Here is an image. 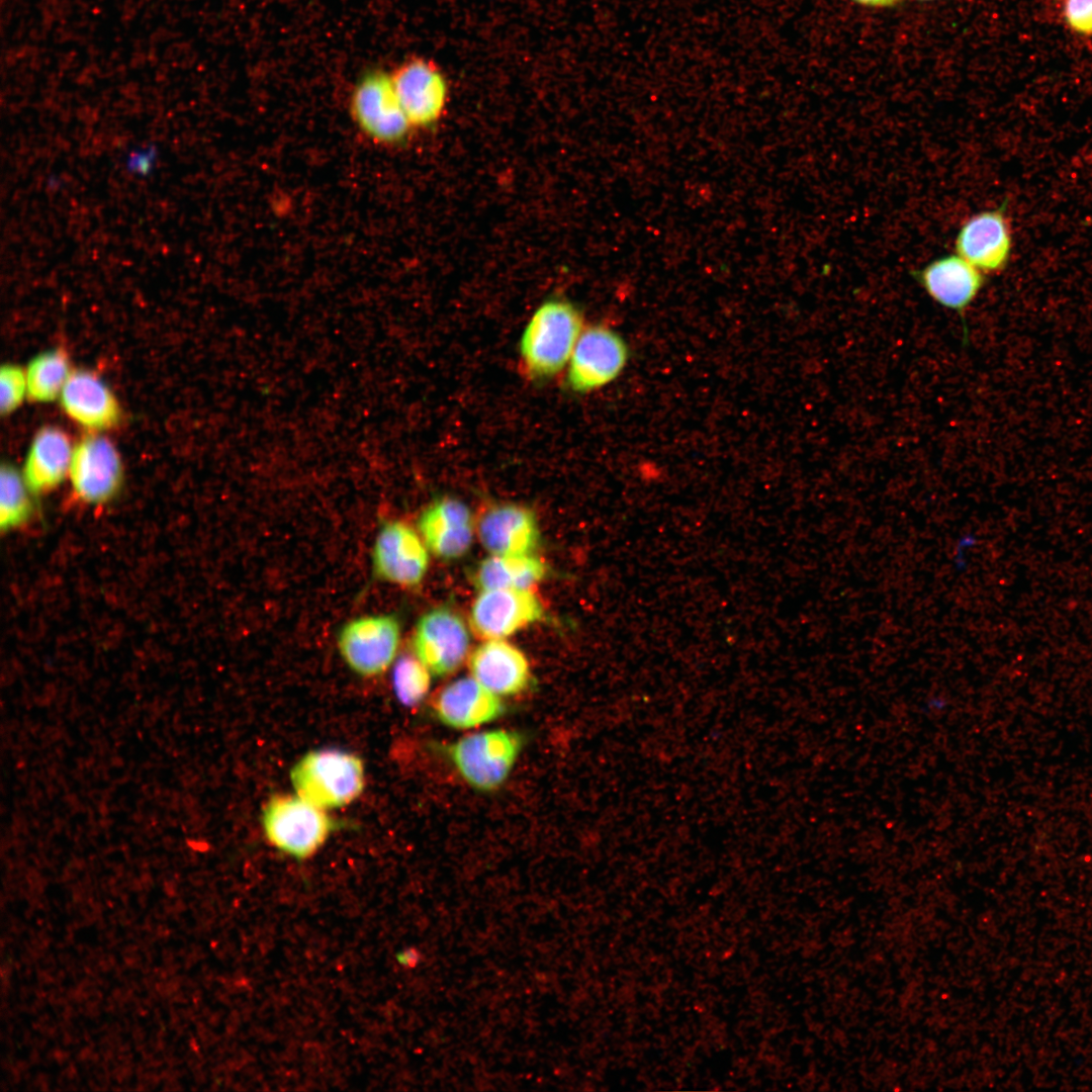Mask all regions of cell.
<instances>
[{"label": "cell", "mask_w": 1092, "mask_h": 1092, "mask_svg": "<svg viewBox=\"0 0 1092 1092\" xmlns=\"http://www.w3.org/2000/svg\"><path fill=\"white\" fill-rule=\"evenodd\" d=\"M22 472L10 464L0 471V526L10 531L23 525L30 517L32 504Z\"/></svg>", "instance_id": "obj_23"}, {"label": "cell", "mask_w": 1092, "mask_h": 1092, "mask_svg": "<svg viewBox=\"0 0 1092 1092\" xmlns=\"http://www.w3.org/2000/svg\"><path fill=\"white\" fill-rule=\"evenodd\" d=\"M546 573L544 563L530 555H492L482 560L474 583L481 590L528 589Z\"/></svg>", "instance_id": "obj_21"}, {"label": "cell", "mask_w": 1092, "mask_h": 1092, "mask_svg": "<svg viewBox=\"0 0 1092 1092\" xmlns=\"http://www.w3.org/2000/svg\"><path fill=\"white\" fill-rule=\"evenodd\" d=\"M954 246L957 254L981 272H994L1005 267L1011 253L1005 204L969 218L959 231Z\"/></svg>", "instance_id": "obj_13"}, {"label": "cell", "mask_w": 1092, "mask_h": 1092, "mask_svg": "<svg viewBox=\"0 0 1092 1092\" xmlns=\"http://www.w3.org/2000/svg\"><path fill=\"white\" fill-rule=\"evenodd\" d=\"M477 533L482 546L492 555H530L540 536L534 513L517 504L486 509L478 521Z\"/></svg>", "instance_id": "obj_15"}, {"label": "cell", "mask_w": 1092, "mask_h": 1092, "mask_svg": "<svg viewBox=\"0 0 1092 1092\" xmlns=\"http://www.w3.org/2000/svg\"><path fill=\"white\" fill-rule=\"evenodd\" d=\"M122 478L121 457L109 439L93 433L74 446L68 479L79 499L104 504L118 492Z\"/></svg>", "instance_id": "obj_8"}, {"label": "cell", "mask_w": 1092, "mask_h": 1092, "mask_svg": "<svg viewBox=\"0 0 1092 1092\" xmlns=\"http://www.w3.org/2000/svg\"><path fill=\"white\" fill-rule=\"evenodd\" d=\"M469 669L472 677L497 696L521 693L531 678L525 655L498 639L484 642L471 653Z\"/></svg>", "instance_id": "obj_19"}, {"label": "cell", "mask_w": 1092, "mask_h": 1092, "mask_svg": "<svg viewBox=\"0 0 1092 1092\" xmlns=\"http://www.w3.org/2000/svg\"><path fill=\"white\" fill-rule=\"evenodd\" d=\"M400 627L393 615H367L345 624L338 635V648L347 665L365 677L384 672L394 661Z\"/></svg>", "instance_id": "obj_7"}, {"label": "cell", "mask_w": 1092, "mask_h": 1092, "mask_svg": "<svg viewBox=\"0 0 1092 1092\" xmlns=\"http://www.w3.org/2000/svg\"><path fill=\"white\" fill-rule=\"evenodd\" d=\"M918 1H933V0H918Z\"/></svg>", "instance_id": "obj_30"}, {"label": "cell", "mask_w": 1092, "mask_h": 1092, "mask_svg": "<svg viewBox=\"0 0 1092 1092\" xmlns=\"http://www.w3.org/2000/svg\"><path fill=\"white\" fill-rule=\"evenodd\" d=\"M469 642L463 620L444 607L424 614L413 636L416 656L431 673L439 676L450 674L461 666L467 656Z\"/></svg>", "instance_id": "obj_10"}, {"label": "cell", "mask_w": 1092, "mask_h": 1092, "mask_svg": "<svg viewBox=\"0 0 1092 1092\" xmlns=\"http://www.w3.org/2000/svg\"><path fill=\"white\" fill-rule=\"evenodd\" d=\"M857 4L868 7H889L896 4L899 0H851Z\"/></svg>", "instance_id": "obj_28"}, {"label": "cell", "mask_w": 1092, "mask_h": 1092, "mask_svg": "<svg viewBox=\"0 0 1092 1092\" xmlns=\"http://www.w3.org/2000/svg\"><path fill=\"white\" fill-rule=\"evenodd\" d=\"M27 396L25 370L15 364H5L0 370V410L2 415L13 413Z\"/></svg>", "instance_id": "obj_25"}, {"label": "cell", "mask_w": 1092, "mask_h": 1092, "mask_svg": "<svg viewBox=\"0 0 1092 1092\" xmlns=\"http://www.w3.org/2000/svg\"><path fill=\"white\" fill-rule=\"evenodd\" d=\"M157 157L158 151L155 146H144L128 152L124 165L129 173L145 177L155 168Z\"/></svg>", "instance_id": "obj_27"}, {"label": "cell", "mask_w": 1092, "mask_h": 1092, "mask_svg": "<svg viewBox=\"0 0 1092 1092\" xmlns=\"http://www.w3.org/2000/svg\"><path fill=\"white\" fill-rule=\"evenodd\" d=\"M522 737L510 730L467 735L447 752L462 778L479 791H492L509 777L522 748Z\"/></svg>", "instance_id": "obj_4"}, {"label": "cell", "mask_w": 1092, "mask_h": 1092, "mask_svg": "<svg viewBox=\"0 0 1092 1092\" xmlns=\"http://www.w3.org/2000/svg\"><path fill=\"white\" fill-rule=\"evenodd\" d=\"M417 532L399 521L384 524L372 549L374 573L381 579L403 587L418 585L429 564L426 548Z\"/></svg>", "instance_id": "obj_11"}, {"label": "cell", "mask_w": 1092, "mask_h": 1092, "mask_svg": "<svg viewBox=\"0 0 1092 1092\" xmlns=\"http://www.w3.org/2000/svg\"><path fill=\"white\" fill-rule=\"evenodd\" d=\"M543 608L528 589L482 590L475 599L470 624L482 638L495 640L510 636L540 620Z\"/></svg>", "instance_id": "obj_12"}, {"label": "cell", "mask_w": 1092, "mask_h": 1092, "mask_svg": "<svg viewBox=\"0 0 1092 1092\" xmlns=\"http://www.w3.org/2000/svg\"><path fill=\"white\" fill-rule=\"evenodd\" d=\"M438 720L455 729H467L498 718L505 707L474 677H461L444 687L432 704Z\"/></svg>", "instance_id": "obj_18"}, {"label": "cell", "mask_w": 1092, "mask_h": 1092, "mask_svg": "<svg viewBox=\"0 0 1092 1092\" xmlns=\"http://www.w3.org/2000/svg\"><path fill=\"white\" fill-rule=\"evenodd\" d=\"M390 77L412 127H429L443 116L448 86L437 65L425 58H411L399 64Z\"/></svg>", "instance_id": "obj_9"}, {"label": "cell", "mask_w": 1092, "mask_h": 1092, "mask_svg": "<svg viewBox=\"0 0 1092 1092\" xmlns=\"http://www.w3.org/2000/svg\"><path fill=\"white\" fill-rule=\"evenodd\" d=\"M430 670L415 655L400 656L392 669V688L398 702L406 707L419 705L430 689Z\"/></svg>", "instance_id": "obj_24"}, {"label": "cell", "mask_w": 1092, "mask_h": 1092, "mask_svg": "<svg viewBox=\"0 0 1092 1092\" xmlns=\"http://www.w3.org/2000/svg\"><path fill=\"white\" fill-rule=\"evenodd\" d=\"M59 398L66 415L92 432L110 429L120 420L116 396L92 371H72Z\"/></svg>", "instance_id": "obj_14"}, {"label": "cell", "mask_w": 1092, "mask_h": 1092, "mask_svg": "<svg viewBox=\"0 0 1092 1092\" xmlns=\"http://www.w3.org/2000/svg\"><path fill=\"white\" fill-rule=\"evenodd\" d=\"M1063 15L1070 30L1092 36V0H1064Z\"/></svg>", "instance_id": "obj_26"}, {"label": "cell", "mask_w": 1092, "mask_h": 1092, "mask_svg": "<svg viewBox=\"0 0 1092 1092\" xmlns=\"http://www.w3.org/2000/svg\"><path fill=\"white\" fill-rule=\"evenodd\" d=\"M73 450L69 436L58 427H44L34 435L22 470L32 493L50 492L69 477Z\"/></svg>", "instance_id": "obj_20"}, {"label": "cell", "mask_w": 1092, "mask_h": 1092, "mask_svg": "<svg viewBox=\"0 0 1092 1092\" xmlns=\"http://www.w3.org/2000/svg\"><path fill=\"white\" fill-rule=\"evenodd\" d=\"M25 372L27 397L36 402H50L60 397L72 371L67 353L53 349L32 358Z\"/></svg>", "instance_id": "obj_22"}, {"label": "cell", "mask_w": 1092, "mask_h": 1092, "mask_svg": "<svg viewBox=\"0 0 1092 1092\" xmlns=\"http://www.w3.org/2000/svg\"><path fill=\"white\" fill-rule=\"evenodd\" d=\"M350 109L357 126L380 145L402 143L412 128L390 74L381 70L366 72L358 80L352 91Z\"/></svg>", "instance_id": "obj_5"}, {"label": "cell", "mask_w": 1092, "mask_h": 1092, "mask_svg": "<svg viewBox=\"0 0 1092 1092\" xmlns=\"http://www.w3.org/2000/svg\"><path fill=\"white\" fill-rule=\"evenodd\" d=\"M583 329V316L570 301H544L520 338L519 354L527 375L545 380L564 370Z\"/></svg>", "instance_id": "obj_1"}, {"label": "cell", "mask_w": 1092, "mask_h": 1092, "mask_svg": "<svg viewBox=\"0 0 1092 1092\" xmlns=\"http://www.w3.org/2000/svg\"><path fill=\"white\" fill-rule=\"evenodd\" d=\"M264 834L275 848L298 859L312 856L328 840L334 823L326 810L298 795L272 796L262 811Z\"/></svg>", "instance_id": "obj_3"}, {"label": "cell", "mask_w": 1092, "mask_h": 1092, "mask_svg": "<svg viewBox=\"0 0 1092 1092\" xmlns=\"http://www.w3.org/2000/svg\"><path fill=\"white\" fill-rule=\"evenodd\" d=\"M292 787L299 797L324 809H336L354 802L365 787L362 759L338 748L306 752L292 766Z\"/></svg>", "instance_id": "obj_2"}, {"label": "cell", "mask_w": 1092, "mask_h": 1092, "mask_svg": "<svg viewBox=\"0 0 1092 1092\" xmlns=\"http://www.w3.org/2000/svg\"><path fill=\"white\" fill-rule=\"evenodd\" d=\"M419 530L427 548L444 559L463 556L473 540L470 510L453 497H442L427 507L420 516Z\"/></svg>", "instance_id": "obj_17"}, {"label": "cell", "mask_w": 1092, "mask_h": 1092, "mask_svg": "<svg viewBox=\"0 0 1092 1092\" xmlns=\"http://www.w3.org/2000/svg\"><path fill=\"white\" fill-rule=\"evenodd\" d=\"M913 277L935 302L962 318L984 282L982 272L958 254L933 260Z\"/></svg>", "instance_id": "obj_16"}, {"label": "cell", "mask_w": 1092, "mask_h": 1092, "mask_svg": "<svg viewBox=\"0 0 1092 1092\" xmlns=\"http://www.w3.org/2000/svg\"><path fill=\"white\" fill-rule=\"evenodd\" d=\"M628 356L619 333L603 325L584 327L566 366L568 387L585 393L606 386L621 374Z\"/></svg>", "instance_id": "obj_6"}, {"label": "cell", "mask_w": 1092, "mask_h": 1092, "mask_svg": "<svg viewBox=\"0 0 1092 1092\" xmlns=\"http://www.w3.org/2000/svg\"><path fill=\"white\" fill-rule=\"evenodd\" d=\"M398 961L403 966L413 967L418 961V956L415 950L407 949L398 957Z\"/></svg>", "instance_id": "obj_29"}]
</instances>
